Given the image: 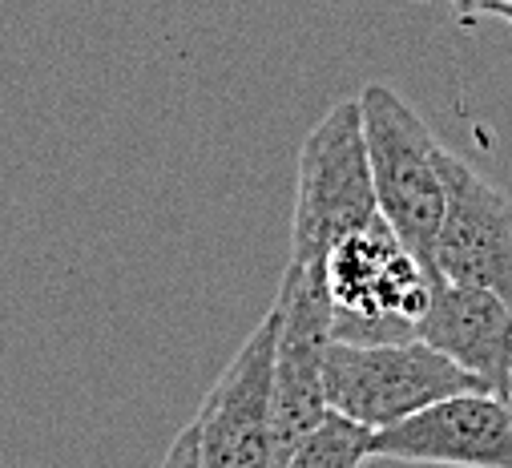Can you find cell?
Segmentation results:
<instances>
[{
  "label": "cell",
  "mask_w": 512,
  "mask_h": 468,
  "mask_svg": "<svg viewBox=\"0 0 512 468\" xmlns=\"http://www.w3.org/2000/svg\"><path fill=\"white\" fill-rule=\"evenodd\" d=\"M432 279L428 263L400 239L396 226L375 214L367 226L343 234L323 259L335 339H412L432 303Z\"/></svg>",
  "instance_id": "1"
},
{
  "label": "cell",
  "mask_w": 512,
  "mask_h": 468,
  "mask_svg": "<svg viewBox=\"0 0 512 468\" xmlns=\"http://www.w3.org/2000/svg\"><path fill=\"white\" fill-rule=\"evenodd\" d=\"M359 113H363V138H367L379 214L428 263L448 210L444 146L432 138L424 117L396 89L379 81L359 89Z\"/></svg>",
  "instance_id": "2"
},
{
  "label": "cell",
  "mask_w": 512,
  "mask_h": 468,
  "mask_svg": "<svg viewBox=\"0 0 512 468\" xmlns=\"http://www.w3.org/2000/svg\"><path fill=\"white\" fill-rule=\"evenodd\" d=\"M379 214L359 97L335 101L323 122L307 134L299 154V190L291 218V259L319 263L343 234L367 226Z\"/></svg>",
  "instance_id": "3"
},
{
  "label": "cell",
  "mask_w": 512,
  "mask_h": 468,
  "mask_svg": "<svg viewBox=\"0 0 512 468\" xmlns=\"http://www.w3.org/2000/svg\"><path fill=\"white\" fill-rule=\"evenodd\" d=\"M327 404L371 424L375 432L388 428L452 392L480 388L460 364H452L428 339H331L323 360Z\"/></svg>",
  "instance_id": "4"
},
{
  "label": "cell",
  "mask_w": 512,
  "mask_h": 468,
  "mask_svg": "<svg viewBox=\"0 0 512 468\" xmlns=\"http://www.w3.org/2000/svg\"><path fill=\"white\" fill-rule=\"evenodd\" d=\"M275 307L250 331L198 416L178 432L166 464L186 468H267L271 464V404H275Z\"/></svg>",
  "instance_id": "5"
},
{
  "label": "cell",
  "mask_w": 512,
  "mask_h": 468,
  "mask_svg": "<svg viewBox=\"0 0 512 468\" xmlns=\"http://www.w3.org/2000/svg\"><path fill=\"white\" fill-rule=\"evenodd\" d=\"M275 404H271V468H287L307 432L323 420L327 384L323 360L335 339V311L319 263H287L275 299Z\"/></svg>",
  "instance_id": "6"
},
{
  "label": "cell",
  "mask_w": 512,
  "mask_h": 468,
  "mask_svg": "<svg viewBox=\"0 0 512 468\" xmlns=\"http://www.w3.org/2000/svg\"><path fill=\"white\" fill-rule=\"evenodd\" d=\"M371 460L512 468V408L488 388L452 392L375 432Z\"/></svg>",
  "instance_id": "7"
},
{
  "label": "cell",
  "mask_w": 512,
  "mask_h": 468,
  "mask_svg": "<svg viewBox=\"0 0 512 468\" xmlns=\"http://www.w3.org/2000/svg\"><path fill=\"white\" fill-rule=\"evenodd\" d=\"M448 210L432 247V275L472 283L512 303V198L444 150Z\"/></svg>",
  "instance_id": "8"
},
{
  "label": "cell",
  "mask_w": 512,
  "mask_h": 468,
  "mask_svg": "<svg viewBox=\"0 0 512 468\" xmlns=\"http://www.w3.org/2000/svg\"><path fill=\"white\" fill-rule=\"evenodd\" d=\"M420 339L440 347L452 364L476 376L480 388L504 392L512 364V303L488 287L432 279V303L416 327Z\"/></svg>",
  "instance_id": "9"
},
{
  "label": "cell",
  "mask_w": 512,
  "mask_h": 468,
  "mask_svg": "<svg viewBox=\"0 0 512 468\" xmlns=\"http://www.w3.org/2000/svg\"><path fill=\"white\" fill-rule=\"evenodd\" d=\"M371 444H375L371 424H363L339 408H327L323 420L295 448L287 468H355V464L371 460Z\"/></svg>",
  "instance_id": "10"
},
{
  "label": "cell",
  "mask_w": 512,
  "mask_h": 468,
  "mask_svg": "<svg viewBox=\"0 0 512 468\" xmlns=\"http://www.w3.org/2000/svg\"><path fill=\"white\" fill-rule=\"evenodd\" d=\"M452 5H456L460 21H476V17H492L500 0H452Z\"/></svg>",
  "instance_id": "11"
},
{
  "label": "cell",
  "mask_w": 512,
  "mask_h": 468,
  "mask_svg": "<svg viewBox=\"0 0 512 468\" xmlns=\"http://www.w3.org/2000/svg\"><path fill=\"white\" fill-rule=\"evenodd\" d=\"M500 396H504V404L512 408V364H508V380H504V392H500Z\"/></svg>",
  "instance_id": "12"
},
{
  "label": "cell",
  "mask_w": 512,
  "mask_h": 468,
  "mask_svg": "<svg viewBox=\"0 0 512 468\" xmlns=\"http://www.w3.org/2000/svg\"><path fill=\"white\" fill-rule=\"evenodd\" d=\"M492 17H500V21H508L512 25V5H496V13Z\"/></svg>",
  "instance_id": "13"
},
{
  "label": "cell",
  "mask_w": 512,
  "mask_h": 468,
  "mask_svg": "<svg viewBox=\"0 0 512 468\" xmlns=\"http://www.w3.org/2000/svg\"><path fill=\"white\" fill-rule=\"evenodd\" d=\"M500 5H512V0H500Z\"/></svg>",
  "instance_id": "14"
}]
</instances>
